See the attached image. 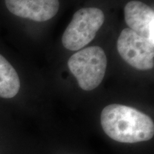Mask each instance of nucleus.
Here are the masks:
<instances>
[{"mask_svg":"<svg viewBox=\"0 0 154 154\" xmlns=\"http://www.w3.org/2000/svg\"><path fill=\"white\" fill-rule=\"evenodd\" d=\"M101 124L105 134L121 143H138L153 137L154 124L151 117L127 106L110 104L101 114Z\"/></svg>","mask_w":154,"mask_h":154,"instance_id":"obj_1","label":"nucleus"},{"mask_svg":"<svg viewBox=\"0 0 154 154\" xmlns=\"http://www.w3.org/2000/svg\"><path fill=\"white\" fill-rule=\"evenodd\" d=\"M106 66L104 51L97 46L79 50L68 61L69 70L84 91H91L100 85L104 78Z\"/></svg>","mask_w":154,"mask_h":154,"instance_id":"obj_2","label":"nucleus"},{"mask_svg":"<svg viewBox=\"0 0 154 154\" xmlns=\"http://www.w3.org/2000/svg\"><path fill=\"white\" fill-rule=\"evenodd\" d=\"M105 21V14L96 7H83L74 13L61 42L66 49L77 51L86 47L96 36Z\"/></svg>","mask_w":154,"mask_h":154,"instance_id":"obj_3","label":"nucleus"},{"mask_svg":"<svg viewBox=\"0 0 154 154\" xmlns=\"http://www.w3.org/2000/svg\"><path fill=\"white\" fill-rule=\"evenodd\" d=\"M117 50L121 58L135 69L146 71L153 68L154 44L130 29L121 32Z\"/></svg>","mask_w":154,"mask_h":154,"instance_id":"obj_4","label":"nucleus"},{"mask_svg":"<svg viewBox=\"0 0 154 154\" xmlns=\"http://www.w3.org/2000/svg\"><path fill=\"white\" fill-rule=\"evenodd\" d=\"M11 14L34 22H45L54 17L60 9V0H4Z\"/></svg>","mask_w":154,"mask_h":154,"instance_id":"obj_5","label":"nucleus"},{"mask_svg":"<svg viewBox=\"0 0 154 154\" xmlns=\"http://www.w3.org/2000/svg\"><path fill=\"white\" fill-rule=\"evenodd\" d=\"M124 11L128 29L154 44V11L151 6L140 0H129Z\"/></svg>","mask_w":154,"mask_h":154,"instance_id":"obj_6","label":"nucleus"},{"mask_svg":"<svg viewBox=\"0 0 154 154\" xmlns=\"http://www.w3.org/2000/svg\"><path fill=\"white\" fill-rule=\"evenodd\" d=\"M20 90L18 74L2 55L0 54V98L13 99Z\"/></svg>","mask_w":154,"mask_h":154,"instance_id":"obj_7","label":"nucleus"}]
</instances>
